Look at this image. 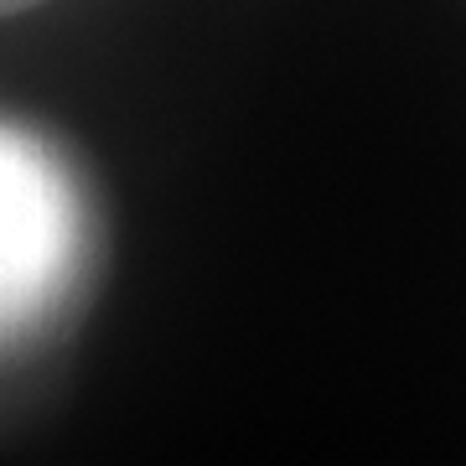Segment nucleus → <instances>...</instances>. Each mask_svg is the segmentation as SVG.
I'll use <instances>...</instances> for the list:
<instances>
[{"instance_id":"f03ea898","label":"nucleus","mask_w":466,"mask_h":466,"mask_svg":"<svg viewBox=\"0 0 466 466\" xmlns=\"http://www.w3.org/2000/svg\"><path fill=\"white\" fill-rule=\"evenodd\" d=\"M42 0H0V16H21V11H32Z\"/></svg>"},{"instance_id":"f257e3e1","label":"nucleus","mask_w":466,"mask_h":466,"mask_svg":"<svg viewBox=\"0 0 466 466\" xmlns=\"http://www.w3.org/2000/svg\"><path fill=\"white\" fill-rule=\"evenodd\" d=\"M67 259V192L32 140L0 130V342L57 290Z\"/></svg>"}]
</instances>
